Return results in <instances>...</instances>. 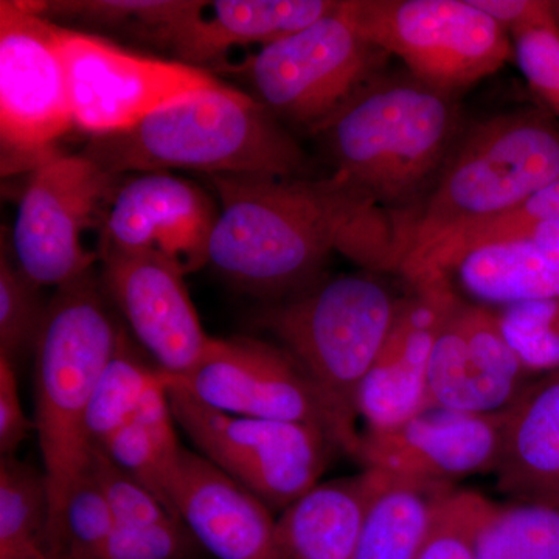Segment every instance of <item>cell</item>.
<instances>
[{
  "label": "cell",
  "mask_w": 559,
  "mask_h": 559,
  "mask_svg": "<svg viewBox=\"0 0 559 559\" xmlns=\"http://www.w3.org/2000/svg\"><path fill=\"white\" fill-rule=\"evenodd\" d=\"M218 218L209 264L253 296L282 300L322 278L333 250L381 216L340 175L325 179L213 176Z\"/></svg>",
  "instance_id": "cell-1"
},
{
  "label": "cell",
  "mask_w": 559,
  "mask_h": 559,
  "mask_svg": "<svg viewBox=\"0 0 559 559\" xmlns=\"http://www.w3.org/2000/svg\"><path fill=\"white\" fill-rule=\"evenodd\" d=\"M81 154L117 178L168 170L301 178L307 165L270 109L224 84L173 102L131 130L92 138Z\"/></svg>",
  "instance_id": "cell-2"
},
{
  "label": "cell",
  "mask_w": 559,
  "mask_h": 559,
  "mask_svg": "<svg viewBox=\"0 0 559 559\" xmlns=\"http://www.w3.org/2000/svg\"><path fill=\"white\" fill-rule=\"evenodd\" d=\"M454 95L411 75L380 76L311 134L374 204L404 207L437 180L460 139Z\"/></svg>",
  "instance_id": "cell-3"
},
{
  "label": "cell",
  "mask_w": 559,
  "mask_h": 559,
  "mask_svg": "<svg viewBox=\"0 0 559 559\" xmlns=\"http://www.w3.org/2000/svg\"><path fill=\"white\" fill-rule=\"evenodd\" d=\"M559 179V131L535 114L477 123L455 143L421 207L399 218L396 272L411 280L460 231L516 207Z\"/></svg>",
  "instance_id": "cell-4"
},
{
  "label": "cell",
  "mask_w": 559,
  "mask_h": 559,
  "mask_svg": "<svg viewBox=\"0 0 559 559\" xmlns=\"http://www.w3.org/2000/svg\"><path fill=\"white\" fill-rule=\"evenodd\" d=\"M103 294L94 271L58 288L35 349V430L49 487L50 559L66 499L90 466L92 396L120 336Z\"/></svg>",
  "instance_id": "cell-5"
},
{
  "label": "cell",
  "mask_w": 559,
  "mask_h": 559,
  "mask_svg": "<svg viewBox=\"0 0 559 559\" xmlns=\"http://www.w3.org/2000/svg\"><path fill=\"white\" fill-rule=\"evenodd\" d=\"M404 296L371 272L320 278L275 301L260 322L310 374L325 401L340 450L356 459L358 392Z\"/></svg>",
  "instance_id": "cell-6"
},
{
  "label": "cell",
  "mask_w": 559,
  "mask_h": 559,
  "mask_svg": "<svg viewBox=\"0 0 559 559\" xmlns=\"http://www.w3.org/2000/svg\"><path fill=\"white\" fill-rule=\"evenodd\" d=\"M342 11L411 75L448 94L498 72L511 55L502 25L471 0H344Z\"/></svg>",
  "instance_id": "cell-7"
},
{
  "label": "cell",
  "mask_w": 559,
  "mask_h": 559,
  "mask_svg": "<svg viewBox=\"0 0 559 559\" xmlns=\"http://www.w3.org/2000/svg\"><path fill=\"white\" fill-rule=\"evenodd\" d=\"M164 378L176 425L202 457L248 488L272 511L288 509L314 488L331 454L340 450L333 437L319 426L238 417L212 409Z\"/></svg>",
  "instance_id": "cell-8"
},
{
  "label": "cell",
  "mask_w": 559,
  "mask_h": 559,
  "mask_svg": "<svg viewBox=\"0 0 559 559\" xmlns=\"http://www.w3.org/2000/svg\"><path fill=\"white\" fill-rule=\"evenodd\" d=\"M381 57L340 2L322 20L261 47L241 70L283 124L312 132L380 75Z\"/></svg>",
  "instance_id": "cell-9"
},
{
  "label": "cell",
  "mask_w": 559,
  "mask_h": 559,
  "mask_svg": "<svg viewBox=\"0 0 559 559\" xmlns=\"http://www.w3.org/2000/svg\"><path fill=\"white\" fill-rule=\"evenodd\" d=\"M58 25L21 2H0V142L3 173L36 170L72 128Z\"/></svg>",
  "instance_id": "cell-10"
},
{
  "label": "cell",
  "mask_w": 559,
  "mask_h": 559,
  "mask_svg": "<svg viewBox=\"0 0 559 559\" xmlns=\"http://www.w3.org/2000/svg\"><path fill=\"white\" fill-rule=\"evenodd\" d=\"M121 178L84 154L53 157L32 171L17 204L13 249L17 266L36 286L58 289L92 271L100 257L86 248L84 235L100 234Z\"/></svg>",
  "instance_id": "cell-11"
},
{
  "label": "cell",
  "mask_w": 559,
  "mask_h": 559,
  "mask_svg": "<svg viewBox=\"0 0 559 559\" xmlns=\"http://www.w3.org/2000/svg\"><path fill=\"white\" fill-rule=\"evenodd\" d=\"M58 46L73 124L92 138L131 130L164 106L221 84L186 62L143 57L60 25Z\"/></svg>",
  "instance_id": "cell-12"
},
{
  "label": "cell",
  "mask_w": 559,
  "mask_h": 559,
  "mask_svg": "<svg viewBox=\"0 0 559 559\" xmlns=\"http://www.w3.org/2000/svg\"><path fill=\"white\" fill-rule=\"evenodd\" d=\"M165 377L212 409L319 426L337 444L333 418L310 374L277 345L252 337H212L189 373Z\"/></svg>",
  "instance_id": "cell-13"
},
{
  "label": "cell",
  "mask_w": 559,
  "mask_h": 559,
  "mask_svg": "<svg viewBox=\"0 0 559 559\" xmlns=\"http://www.w3.org/2000/svg\"><path fill=\"white\" fill-rule=\"evenodd\" d=\"M218 210L190 180L170 173L121 178L103 215L98 257L151 253L183 274L209 264V245Z\"/></svg>",
  "instance_id": "cell-14"
},
{
  "label": "cell",
  "mask_w": 559,
  "mask_h": 559,
  "mask_svg": "<svg viewBox=\"0 0 559 559\" xmlns=\"http://www.w3.org/2000/svg\"><path fill=\"white\" fill-rule=\"evenodd\" d=\"M388 340L358 392L359 418L370 432L388 430L428 409L430 355L460 296L450 274L430 271L409 282Z\"/></svg>",
  "instance_id": "cell-15"
},
{
  "label": "cell",
  "mask_w": 559,
  "mask_h": 559,
  "mask_svg": "<svg viewBox=\"0 0 559 559\" xmlns=\"http://www.w3.org/2000/svg\"><path fill=\"white\" fill-rule=\"evenodd\" d=\"M506 411L492 414L428 407L388 430H362L356 460L364 469L407 479L455 481L495 473Z\"/></svg>",
  "instance_id": "cell-16"
},
{
  "label": "cell",
  "mask_w": 559,
  "mask_h": 559,
  "mask_svg": "<svg viewBox=\"0 0 559 559\" xmlns=\"http://www.w3.org/2000/svg\"><path fill=\"white\" fill-rule=\"evenodd\" d=\"M100 260L103 289L157 369L173 378L189 373L212 337L202 329L186 274L151 253L108 252Z\"/></svg>",
  "instance_id": "cell-17"
},
{
  "label": "cell",
  "mask_w": 559,
  "mask_h": 559,
  "mask_svg": "<svg viewBox=\"0 0 559 559\" xmlns=\"http://www.w3.org/2000/svg\"><path fill=\"white\" fill-rule=\"evenodd\" d=\"M530 381L503 336L498 311L460 297L430 355L428 407L471 414L506 411Z\"/></svg>",
  "instance_id": "cell-18"
},
{
  "label": "cell",
  "mask_w": 559,
  "mask_h": 559,
  "mask_svg": "<svg viewBox=\"0 0 559 559\" xmlns=\"http://www.w3.org/2000/svg\"><path fill=\"white\" fill-rule=\"evenodd\" d=\"M168 509L218 559H286L263 500L197 452L182 448Z\"/></svg>",
  "instance_id": "cell-19"
},
{
  "label": "cell",
  "mask_w": 559,
  "mask_h": 559,
  "mask_svg": "<svg viewBox=\"0 0 559 559\" xmlns=\"http://www.w3.org/2000/svg\"><path fill=\"white\" fill-rule=\"evenodd\" d=\"M334 0H218L200 2L189 20L168 36L164 47L180 62L200 68L230 49L261 47L293 35L333 13Z\"/></svg>",
  "instance_id": "cell-20"
},
{
  "label": "cell",
  "mask_w": 559,
  "mask_h": 559,
  "mask_svg": "<svg viewBox=\"0 0 559 559\" xmlns=\"http://www.w3.org/2000/svg\"><path fill=\"white\" fill-rule=\"evenodd\" d=\"M380 471L319 481L282 511L278 543L286 559H355Z\"/></svg>",
  "instance_id": "cell-21"
},
{
  "label": "cell",
  "mask_w": 559,
  "mask_h": 559,
  "mask_svg": "<svg viewBox=\"0 0 559 559\" xmlns=\"http://www.w3.org/2000/svg\"><path fill=\"white\" fill-rule=\"evenodd\" d=\"M495 476L509 499L559 495V370L530 381L507 407Z\"/></svg>",
  "instance_id": "cell-22"
},
{
  "label": "cell",
  "mask_w": 559,
  "mask_h": 559,
  "mask_svg": "<svg viewBox=\"0 0 559 559\" xmlns=\"http://www.w3.org/2000/svg\"><path fill=\"white\" fill-rule=\"evenodd\" d=\"M448 274L457 277L474 304L495 310L559 297V252L535 242H496L471 250Z\"/></svg>",
  "instance_id": "cell-23"
},
{
  "label": "cell",
  "mask_w": 559,
  "mask_h": 559,
  "mask_svg": "<svg viewBox=\"0 0 559 559\" xmlns=\"http://www.w3.org/2000/svg\"><path fill=\"white\" fill-rule=\"evenodd\" d=\"M455 488L381 473L355 559H417L437 511Z\"/></svg>",
  "instance_id": "cell-24"
},
{
  "label": "cell",
  "mask_w": 559,
  "mask_h": 559,
  "mask_svg": "<svg viewBox=\"0 0 559 559\" xmlns=\"http://www.w3.org/2000/svg\"><path fill=\"white\" fill-rule=\"evenodd\" d=\"M175 425L167 382L162 374L135 417L98 443L114 463L148 488L167 509L168 491L183 448L176 436Z\"/></svg>",
  "instance_id": "cell-25"
},
{
  "label": "cell",
  "mask_w": 559,
  "mask_h": 559,
  "mask_svg": "<svg viewBox=\"0 0 559 559\" xmlns=\"http://www.w3.org/2000/svg\"><path fill=\"white\" fill-rule=\"evenodd\" d=\"M528 241L559 252V179L516 207L500 213L441 242L426 257L414 277L430 271L447 272L471 250L496 242Z\"/></svg>",
  "instance_id": "cell-26"
},
{
  "label": "cell",
  "mask_w": 559,
  "mask_h": 559,
  "mask_svg": "<svg viewBox=\"0 0 559 559\" xmlns=\"http://www.w3.org/2000/svg\"><path fill=\"white\" fill-rule=\"evenodd\" d=\"M477 559H559V495L488 500Z\"/></svg>",
  "instance_id": "cell-27"
},
{
  "label": "cell",
  "mask_w": 559,
  "mask_h": 559,
  "mask_svg": "<svg viewBox=\"0 0 559 559\" xmlns=\"http://www.w3.org/2000/svg\"><path fill=\"white\" fill-rule=\"evenodd\" d=\"M39 16L64 17L108 31L128 32L146 43L165 46L168 36L200 7L197 0H70L21 2Z\"/></svg>",
  "instance_id": "cell-28"
},
{
  "label": "cell",
  "mask_w": 559,
  "mask_h": 559,
  "mask_svg": "<svg viewBox=\"0 0 559 559\" xmlns=\"http://www.w3.org/2000/svg\"><path fill=\"white\" fill-rule=\"evenodd\" d=\"M49 520V487L44 471L14 455H2L0 559H10L35 550L46 551Z\"/></svg>",
  "instance_id": "cell-29"
},
{
  "label": "cell",
  "mask_w": 559,
  "mask_h": 559,
  "mask_svg": "<svg viewBox=\"0 0 559 559\" xmlns=\"http://www.w3.org/2000/svg\"><path fill=\"white\" fill-rule=\"evenodd\" d=\"M160 378V370L140 358L132 348L130 337L120 330L117 347L103 369L92 396L87 417L92 441L102 443L128 425Z\"/></svg>",
  "instance_id": "cell-30"
},
{
  "label": "cell",
  "mask_w": 559,
  "mask_h": 559,
  "mask_svg": "<svg viewBox=\"0 0 559 559\" xmlns=\"http://www.w3.org/2000/svg\"><path fill=\"white\" fill-rule=\"evenodd\" d=\"M10 257H0V356L13 362L38 347L49 301Z\"/></svg>",
  "instance_id": "cell-31"
},
{
  "label": "cell",
  "mask_w": 559,
  "mask_h": 559,
  "mask_svg": "<svg viewBox=\"0 0 559 559\" xmlns=\"http://www.w3.org/2000/svg\"><path fill=\"white\" fill-rule=\"evenodd\" d=\"M496 311L503 336L530 378L559 370V297Z\"/></svg>",
  "instance_id": "cell-32"
},
{
  "label": "cell",
  "mask_w": 559,
  "mask_h": 559,
  "mask_svg": "<svg viewBox=\"0 0 559 559\" xmlns=\"http://www.w3.org/2000/svg\"><path fill=\"white\" fill-rule=\"evenodd\" d=\"M116 527L108 499L87 466L66 499L51 559H90Z\"/></svg>",
  "instance_id": "cell-33"
},
{
  "label": "cell",
  "mask_w": 559,
  "mask_h": 559,
  "mask_svg": "<svg viewBox=\"0 0 559 559\" xmlns=\"http://www.w3.org/2000/svg\"><path fill=\"white\" fill-rule=\"evenodd\" d=\"M488 500L455 488L437 511L417 559H477V533Z\"/></svg>",
  "instance_id": "cell-34"
},
{
  "label": "cell",
  "mask_w": 559,
  "mask_h": 559,
  "mask_svg": "<svg viewBox=\"0 0 559 559\" xmlns=\"http://www.w3.org/2000/svg\"><path fill=\"white\" fill-rule=\"evenodd\" d=\"M201 546L176 518L153 524L117 525L90 559H194Z\"/></svg>",
  "instance_id": "cell-35"
},
{
  "label": "cell",
  "mask_w": 559,
  "mask_h": 559,
  "mask_svg": "<svg viewBox=\"0 0 559 559\" xmlns=\"http://www.w3.org/2000/svg\"><path fill=\"white\" fill-rule=\"evenodd\" d=\"M90 469L108 499L117 525L153 524L173 516L148 488L114 463L98 444L92 450Z\"/></svg>",
  "instance_id": "cell-36"
},
{
  "label": "cell",
  "mask_w": 559,
  "mask_h": 559,
  "mask_svg": "<svg viewBox=\"0 0 559 559\" xmlns=\"http://www.w3.org/2000/svg\"><path fill=\"white\" fill-rule=\"evenodd\" d=\"M518 64L528 83L559 110V28L539 25L514 35Z\"/></svg>",
  "instance_id": "cell-37"
},
{
  "label": "cell",
  "mask_w": 559,
  "mask_h": 559,
  "mask_svg": "<svg viewBox=\"0 0 559 559\" xmlns=\"http://www.w3.org/2000/svg\"><path fill=\"white\" fill-rule=\"evenodd\" d=\"M31 430H35V421L22 407L13 362L0 356V454L14 455Z\"/></svg>",
  "instance_id": "cell-38"
},
{
  "label": "cell",
  "mask_w": 559,
  "mask_h": 559,
  "mask_svg": "<svg viewBox=\"0 0 559 559\" xmlns=\"http://www.w3.org/2000/svg\"><path fill=\"white\" fill-rule=\"evenodd\" d=\"M477 9L487 13L503 31L513 35L539 25H555L554 7L536 0H471Z\"/></svg>",
  "instance_id": "cell-39"
},
{
  "label": "cell",
  "mask_w": 559,
  "mask_h": 559,
  "mask_svg": "<svg viewBox=\"0 0 559 559\" xmlns=\"http://www.w3.org/2000/svg\"><path fill=\"white\" fill-rule=\"evenodd\" d=\"M10 559H50L49 555L43 550L28 551V554L17 555V557H13Z\"/></svg>",
  "instance_id": "cell-40"
}]
</instances>
